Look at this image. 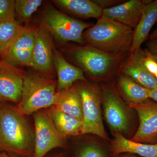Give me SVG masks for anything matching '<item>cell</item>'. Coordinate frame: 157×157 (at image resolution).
Returning <instances> with one entry per match:
<instances>
[{"instance_id": "obj_1", "label": "cell", "mask_w": 157, "mask_h": 157, "mask_svg": "<svg viewBox=\"0 0 157 157\" xmlns=\"http://www.w3.org/2000/svg\"><path fill=\"white\" fill-rule=\"evenodd\" d=\"M9 103H0V151L33 157L35 136L32 129L25 116Z\"/></svg>"}, {"instance_id": "obj_2", "label": "cell", "mask_w": 157, "mask_h": 157, "mask_svg": "<svg viewBox=\"0 0 157 157\" xmlns=\"http://www.w3.org/2000/svg\"><path fill=\"white\" fill-rule=\"evenodd\" d=\"M134 30L102 15L95 24L86 30L85 44L106 53L125 57L131 52Z\"/></svg>"}, {"instance_id": "obj_3", "label": "cell", "mask_w": 157, "mask_h": 157, "mask_svg": "<svg viewBox=\"0 0 157 157\" xmlns=\"http://www.w3.org/2000/svg\"><path fill=\"white\" fill-rule=\"evenodd\" d=\"M57 80L33 70L26 72L22 94L16 107L24 116L52 107L57 98Z\"/></svg>"}, {"instance_id": "obj_4", "label": "cell", "mask_w": 157, "mask_h": 157, "mask_svg": "<svg viewBox=\"0 0 157 157\" xmlns=\"http://www.w3.org/2000/svg\"><path fill=\"white\" fill-rule=\"evenodd\" d=\"M67 51L77 67L97 79L105 78L120 70L125 58L106 53L87 45L69 46Z\"/></svg>"}, {"instance_id": "obj_5", "label": "cell", "mask_w": 157, "mask_h": 157, "mask_svg": "<svg viewBox=\"0 0 157 157\" xmlns=\"http://www.w3.org/2000/svg\"><path fill=\"white\" fill-rule=\"evenodd\" d=\"M39 24L49 31L55 44L62 45L69 42L85 44L83 33L93 26L59 11L50 4L46 5L40 17Z\"/></svg>"}, {"instance_id": "obj_6", "label": "cell", "mask_w": 157, "mask_h": 157, "mask_svg": "<svg viewBox=\"0 0 157 157\" xmlns=\"http://www.w3.org/2000/svg\"><path fill=\"white\" fill-rule=\"evenodd\" d=\"M81 97L83 113L82 134H92L106 139L107 134L103 125L101 109V95L95 86L87 81L74 84Z\"/></svg>"}, {"instance_id": "obj_7", "label": "cell", "mask_w": 157, "mask_h": 157, "mask_svg": "<svg viewBox=\"0 0 157 157\" xmlns=\"http://www.w3.org/2000/svg\"><path fill=\"white\" fill-rule=\"evenodd\" d=\"M35 144L32 157H44L53 149L66 146V137L57 131L49 110H40L33 114Z\"/></svg>"}, {"instance_id": "obj_8", "label": "cell", "mask_w": 157, "mask_h": 157, "mask_svg": "<svg viewBox=\"0 0 157 157\" xmlns=\"http://www.w3.org/2000/svg\"><path fill=\"white\" fill-rule=\"evenodd\" d=\"M35 44L29 67L45 76L55 78L56 73L53 62L55 45L53 37L41 25H35Z\"/></svg>"}, {"instance_id": "obj_9", "label": "cell", "mask_w": 157, "mask_h": 157, "mask_svg": "<svg viewBox=\"0 0 157 157\" xmlns=\"http://www.w3.org/2000/svg\"><path fill=\"white\" fill-rule=\"evenodd\" d=\"M34 28L35 25H24L13 41L0 55V59L15 67H29L35 44Z\"/></svg>"}, {"instance_id": "obj_10", "label": "cell", "mask_w": 157, "mask_h": 157, "mask_svg": "<svg viewBox=\"0 0 157 157\" xmlns=\"http://www.w3.org/2000/svg\"><path fill=\"white\" fill-rule=\"evenodd\" d=\"M26 73L18 67L0 59V103H19Z\"/></svg>"}, {"instance_id": "obj_11", "label": "cell", "mask_w": 157, "mask_h": 157, "mask_svg": "<svg viewBox=\"0 0 157 157\" xmlns=\"http://www.w3.org/2000/svg\"><path fill=\"white\" fill-rule=\"evenodd\" d=\"M148 99L142 103L129 104L137 111L140 121L138 130L131 140L155 144H157V103Z\"/></svg>"}, {"instance_id": "obj_12", "label": "cell", "mask_w": 157, "mask_h": 157, "mask_svg": "<svg viewBox=\"0 0 157 157\" xmlns=\"http://www.w3.org/2000/svg\"><path fill=\"white\" fill-rule=\"evenodd\" d=\"M104 115L110 128L119 132H126L129 128L128 116L117 93L111 88H106L102 92Z\"/></svg>"}, {"instance_id": "obj_13", "label": "cell", "mask_w": 157, "mask_h": 157, "mask_svg": "<svg viewBox=\"0 0 157 157\" xmlns=\"http://www.w3.org/2000/svg\"><path fill=\"white\" fill-rule=\"evenodd\" d=\"M146 55L145 50L140 48L138 51L131 52L125 61L123 62L120 71L138 84L149 90L157 86V80L148 72L144 64L143 59Z\"/></svg>"}, {"instance_id": "obj_14", "label": "cell", "mask_w": 157, "mask_h": 157, "mask_svg": "<svg viewBox=\"0 0 157 157\" xmlns=\"http://www.w3.org/2000/svg\"><path fill=\"white\" fill-rule=\"evenodd\" d=\"M151 2V0L127 1L110 9H104L103 15L135 29L146 6Z\"/></svg>"}, {"instance_id": "obj_15", "label": "cell", "mask_w": 157, "mask_h": 157, "mask_svg": "<svg viewBox=\"0 0 157 157\" xmlns=\"http://www.w3.org/2000/svg\"><path fill=\"white\" fill-rule=\"evenodd\" d=\"M53 62L57 79V92L67 89L77 82L86 81L83 70L70 63L56 47L53 49Z\"/></svg>"}, {"instance_id": "obj_16", "label": "cell", "mask_w": 157, "mask_h": 157, "mask_svg": "<svg viewBox=\"0 0 157 157\" xmlns=\"http://www.w3.org/2000/svg\"><path fill=\"white\" fill-rule=\"evenodd\" d=\"M52 2L62 11L76 17L98 20L103 15V9L93 0H54Z\"/></svg>"}, {"instance_id": "obj_17", "label": "cell", "mask_w": 157, "mask_h": 157, "mask_svg": "<svg viewBox=\"0 0 157 157\" xmlns=\"http://www.w3.org/2000/svg\"><path fill=\"white\" fill-rule=\"evenodd\" d=\"M157 21V0H155L151 1L146 6L140 21L134 29L131 52H136L141 48V45Z\"/></svg>"}, {"instance_id": "obj_18", "label": "cell", "mask_w": 157, "mask_h": 157, "mask_svg": "<svg viewBox=\"0 0 157 157\" xmlns=\"http://www.w3.org/2000/svg\"><path fill=\"white\" fill-rule=\"evenodd\" d=\"M57 93L56 101L52 107L66 114L83 121L81 97L74 85L72 87Z\"/></svg>"}, {"instance_id": "obj_19", "label": "cell", "mask_w": 157, "mask_h": 157, "mask_svg": "<svg viewBox=\"0 0 157 157\" xmlns=\"http://www.w3.org/2000/svg\"><path fill=\"white\" fill-rule=\"evenodd\" d=\"M112 150L114 155L129 153L143 157H156L157 144H147L135 142L127 139L121 134H117L112 143Z\"/></svg>"}, {"instance_id": "obj_20", "label": "cell", "mask_w": 157, "mask_h": 157, "mask_svg": "<svg viewBox=\"0 0 157 157\" xmlns=\"http://www.w3.org/2000/svg\"><path fill=\"white\" fill-rule=\"evenodd\" d=\"M48 110L55 126L63 136L66 137L82 135L83 121L66 114L53 107Z\"/></svg>"}, {"instance_id": "obj_21", "label": "cell", "mask_w": 157, "mask_h": 157, "mask_svg": "<svg viewBox=\"0 0 157 157\" xmlns=\"http://www.w3.org/2000/svg\"><path fill=\"white\" fill-rule=\"evenodd\" d=\"M118 86L123 94L130 103L138 104L149 99V90L138 84L125 75L119 78Z\"/></svg>"}, {"instance_id": "obj_22", "label": "cell", "mask_w": 157, "mask_h": 157, "mask_svg": "<svg viewBox=\"0 0 157 157\" xmlns=\"http://www.w3.org/2000/svg\"><path fill=\"white\" fill-rule=\"evenodd\" d=\"M42 0H15V20L20 24H29L33 14L43 3Z\"/></svg>"}, {"instance_id": "obj_23", "label": "cell", "mask_w": 157, "mask_h": 157, "mask_svg": "<svg viewBox=\"0 0 157 157\" xmlns=\"http://www.w3.org/2000/svg\"><path fill=\"white\" fill-rule=\"evenodd\" d=\"M23 26L16 21L0 23V55L9 46Z\"/></svg>"}, {"instance_id": "obj_24", "label": "cell", "mask_w": 157, "mask_h": 157, "mask_svg": "<svg viewBox=\"0 0 157 157\" xmlns=\"http://www.w3.org/2000/svg\"><path fill=\"white\" fill-rule=\"evenodd\" d=\"M14 0H0V23L14 21Z\"/></svg>"}, {"instance_id": "obj_25", "label": "cell", "mask_w": 157, "mask_h": 157, "mask_svg": "<svg viewBox=\"0 0 157 157\" xmlns=\"http://www.w3.org/2000/svg\"><path fill=\"white\" fill-rule=\"evenodd\" d=\"M77 157H106L101 148L93 144L83 146L78 152Z\"/></svg>"}, {"instance_id": "obj_26", "label": "cell", "mask_w": 157, "mask_h": 157, "mask_svg": "<svg viewBox=\"0 0 157 157\" xmlns=\"http://www.w3.org/2000/svg\"><path fill=\"white\" fill-rule=\"evenodd\" d=\"M146 55L143 59V63L147 70L153 76L157 75V61L145 50Z\"/></svg>"}, {"instance_id": "obj_27", "label": "cell", "mask_w": 157, "mask_h": 157, "mask_svg": "<svg viewBox=\"0 0 157 157\" xmlns=\"http://www.w3.org/2000/svg\"><path fill=\"white\" fill-rule=\"evenodd\" d=\"M93 1L103 10L110 9L124 2L123 1L120 0H93Z\"/></svg>"}, {"instance_id": "obj_28", "label": "cell", "mask_w": 157, "mask_h": 157, "mask_svg": "<svg viewBox=\"0 0 157 157\" xmlns=\"http://www.w3.org/2000/svg\"><path fill=\"white\" fill-rule=\"evenodd\" d=\"M145 50L157 61V38L149 40Z\"/></svg>"}, {"instance_id": "obj_29", "label": "cell", "mask_w": 157, "mask_h": 157, "mask_svg": "<svg viewBox=\"0 0 157 157\" xmlns=\"http://www.w3.org/2000/svg\"><path fill=\"white\" fill-rule=\"evenodd\" d=\"M148 96L149 99H152L157 103V86L153 89L149 90Z\"/></svg>"}, {"instance_id": "obj_30", "label": "cell", "mask_w": 157, "mask_h": 157, "mask_svg": "<svg viewBox=\"0 0 157 157\" xmlns=\"http://www.w3.org/2000/svg\"><path fill=\"white\" fill-rule=\"evenodd\" d=\"M0 157H17L13 154L6 152V151H0Z\"/></svg>"}, {"instance_id": "obj_31", "label": "cell", "mask_w": 157, "mask_h": 157, "mask_svg": "<svg viewBox=\"0 0 157 157\" xmlns=\"http://www.w3.org/2000/svg\"><path fill=\"white\" fill-rule=\"evenodd\" d=\"M149 38V40H151L157 38V28L154 31L152 32Z\"/></svg>"}, {"instance_id": "obj_32", "label": "cell", "mask_w": 157, "mask_h": 157, "mask_svg": "<svg viewBox=\"0 0 157 157\" xmlns=\"http://www.w3.org/2000/svg\"><path fill=\"white\" fill-rule=\"evenodd\" d=\"M55 157H65L64 156H63V155H59L58 156H56Z\"/></svg>"}, {"instance_id": "obj_33", "label": "cell", "mask_w": 157, "mask_h": 157, "mask_svg": "<svg viewBox=\"0 0 157 157\" xmlns=\"http://www.w3.org/2000/svg\"><path fill=\"white\" fill-rule=\"evenodd\" d=\"M155 78H156L157 80V75H156V76H155Z\"/></svg>"}, {"instance_id": "obj_34", "label": "cell", "mask_w": 157, "mask_h": 157, "mask_svg": "<svg viewBox=\"0 0 157 157\" xmlns=\"http://www.w3.org/2000/svg\"></svg>"}, {"instance_id": "obj_35", "label": "cell", "mask_w": 157, "mask_h": 157, "mask_svg": "<svg viewBox=\"0 0 157 157\" xmlns=\"http://www.w3.org/2000/svg\"><path fill=\"white\" fill-rule=\"evenodd\" d=\"M156 157H157V155L156 156Z\"/></svg>"}]
</instances>
